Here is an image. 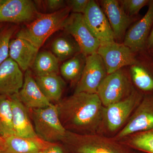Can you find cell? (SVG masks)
Segmentation results:
<instances>
[{
	"label": "cell",
	"instance_id": "6da1fadb",
	"mask_svg": "<svg viewBox=\"0 0 153 153\" xmlns=\"http://www.w3.org/2000/svg\"><path fill=\"white\" fill-rule=\"evenodd\" d=\"M55 105L66 131L101 134L104 107L97 94L74 93Z\"/></svg>",
	"mask_w": 153,
	"mask_h": 153
},
{
	"label": "cell",
	"instance_id": "7a4b0ae2",
	"mask_svg": "<svg viewBox=\"0 0 153 153\" xmlns=\"http://www.w3.org/2000/svg\"><path fill=\"white\" fill-rule=\"evenodd\" d=\"M70 13L67 7L55 13H39L32 22L17 32L16 37L25 39L39 49L53 33L63 29Z\"/></svg>",
	"mask_w": 153,
	"mask_h": 153
},
{
	"label": "cell",
	"instance_id": "3957f363",
	"mask_svg": "<svg viewBox=\"0 0 153 153\" xmlns=\"http://www.w3.org/2000/svg\"><path fill=\"white\" fill-rule=\"evenodd\" d=\"M29 112L38 137L47 142H61L67 131L61 123L55 104L43 108L29 109Z\"/></svg>",
	"mask_w": 153,
	"mask_h": 153
},
{
	"label": "cell",
	"instance_id": "277c9868",
	"mask_svg": "<svg viewBox=\"0 0 153 153\" xmlns=\"http://www.w3.org/2000/svg\"><path fill=\"white\" fill-rule=\"evenodd\" d=\"M135 87L126 67L108 74L99 87L97 94L104 107L109 106L130 95Z\"/></svg>",
	"mask_w": 153,
	"mask_h": 153
},
{
	"label": "cell",
	"instance_id": "5b68a950",
	"mask_svg": "<svg viewBox=\"0 0 153 153\" xmlns=\"http://www.w3.org/2000/svg\"><path fill=\"white\" fill-rule=\"evenodd\" d=\"M61 142L76 153H127L116 140L100 134L82 135L67 131Z\"/></svg>",
	"mask_w": 153,
	"mask_h": 153
},
{
	"label": "cell",
	"instance_id": "8992f818",
	"mask_svg": "<svg viewBox=\"0 0 153 153\" xmlns=\"http://www.w3.org/2000/svg\"><path fill=\"white\" fill-rule=\"evenodd\" d=\"M143 94L135 88L126 98L107 107H104L101 133L104 130L108 132L117 131L129 119L140 104Z\"/></svg>",
	"mask_w": 153,
	"mask_h": 153
},
{
	"label": "cell",
	"instance_id": "52a82bcc",
	"mask_svg": "<svg viewBox=\"0 0 153 153\" xmlns=\"http://www.w3.org/2000/svg\"><path fill=\"white\" fill-rule=\"evenodd\" d=\"M152 129L153 94H151L143 96L126 125L113 139L118 140L130 135Z\"/></svg>",
	"mask_w": 153,
	"mask_h": 153
},
{
	"label": "cell",
	"instance_id": "ba28073f",
	"mask_svg": "<svg viewBox=\"0 0 153 153\" xmlns=\"http://www.w3.org/2000/svg\"><path fill=\"white\" fill-rule=\"evenodd\" d=\"M63 29L74 38L85 56L97 52L100 43L88 27L83 14L71 13Z\"/></svg>",
	"mask_w": 153,
	"mask_h": 153
},
{
	"label": "cell",
	"instance_id": "9c48e42d",
	"mask_svg": "<svg viewBox=\"0 0 153 153\" xmlns=\"http://www.w3.org/2000/svg\"><path fill=\"white\" fill-rule=\"evenodd\" d=\"M107 74L103 60L97 52L86 56L85 67L74 93L97 94Z\"/></svg>",
	"mask_w": 153,
	"mask_h": 153
},
{
	"label": "cell",
	"instance_id": "30bf717a",
	"mask_svg": "<svg viewBox=\"0 0 153 153\" xmlns=\"http://www.w3.org/2000/svg\"><path fill=\"white\" fill-rule=\"evenodd\" d=\"M97 53L103 60L108 74L131 66L137 61V53L116 41L100 45Z\"/></svg>",
	"mask_w": 153,
	"mask_h": 153
},
{
	"label": "cell",
	"instance_id": "8fae6325",
	"mask_svg": "<svg viewBox=\"0 0 153 153\" xmlns=\"http://www.w3.org/2000/svg\"><path fill=\"white\" fill-rule=\"evenodd\" d=\"M134 87L144 95L153 94V56L143 50L137 54V61L129 66Z\"/></svg>",
	"mask_w": 153,
	"mask_h": 153
},
{
	"label": "cell",
	"instance_id": "7c38bea8",
	"mask_svg": "<svg viewBox=\"0 0 153 153\" xmlns=\"http://www.w3.org/2000/svg\"><path fill=\"white\" fill-rule=\"evenodd\" d=\"M83 15L88 27L100 45L115 41L108 20L97 2L90 0Z\"/></svg>",
	"mask_w": 153,
	"mask_h": 153
},
{
	"label": "cell",
	"instance_id": "4fadbf2b",
	"mask_svg": "<svg viewBox=\"0 0 153 153\" xmlns=\"http://www.w3.org/2000/svg\"><path fill=\"white\" fill-rule=\"evenodd\" d=\"M100 5L104 12L114 35L115 41L122 43L127 31L137 18L128 16L123 9L119 1L102 0Z\"/></svg>",
	"mask_w": 153,
	"mask_h": 153
},
{
	"label": "cell",
	"instance_id": "5bb4252c",
	"mask_svg": "<svg viewBox=\"0 0 153 153\" xmlns=\"http://www.w3.org/2000/svg\"><path fill=\"white\" fill-rule=\"evenodd\" d=\"M146 13L129 28L123 43L135 53L145 50L146 42L153 26V0L149 3Z\"/></svg>",
	"mask_w": 153,
	"mask_h": 153
},
{
	"label": "cell",
	"instance_id": "9a60e30c",
	"mask_svg": "<svg viewBox=\"0 0 153 153\" xmlns=\"http://www.w3.org/2000/svg\"><path fill=\"white\" fill-rule=\"evenodd\" d=\"M39 13L35 2L31 0H6L0 6V23L31 22Z\"/></svg>",
	"mask_w": 153,
	"mask_h": 153
},
{
	"label": "cell",
	"instance_id": "2e32d148",
	"mask_svg": "<svg viewBox=\"0 0 153 153\" xmlns=\"http://www.w3.org/2000/svg\"><path fill=\"white\" fill-rule=\"evenodd\" d=\"M25 75L10 57L0 65V95L18 94L23 86Z\"/></svg>",
	"mask_w": 153,
	"mask_h": 153
},
{
	"label": "cell",
	"instance_id": "e0dca14e",
	"mask_svg": "<svg viewBox=\"0 0 153 153\" xmlns=\"http://www.w3.org/2000/svg\"><path fill=\"white\" fill-rule=\"evenodd\" d=\"M17 95L28 110L43 108L52 104L41 91L30 69L25 71L23 86Z\"/></svg>",
	"mask_w": 153,
	"mask_h": 153
},
{
	"label": "cell",
	"instance_id": "ac0fdd59",
	"mask_svg": "<svg viewBox=\"0 0 153 153\" xmlns=\"http://www.w3.org/2000/svg\"><path fill=\"white\" fill-rule=\"evenodd\" d=\"M13 125L15 135L23 137H38L30 119L29 110L17 94L11 96Z\"/></svg>",
	"mask_w": 153,
	"mask_h": 153
},
{
	"label": "cell",
	"instance_id": "d6986e66",
	"mask_svg": "<svg viewBox=\"0 0 153 153\" xmlns=\"http://www.w3.org/2000/svg\"><path fill=\"white\" fill-rule=\"evenodd\" d=\"M39 49L25 39L16 37L10 41L9 56L26 71L32 68Z\"/></svg>",
	"mask_w": 153,
	"mask_h": 153
},
{
	"label": "cell",
	"instance_id": "ffe728a7",
	"mask_svg": "<svg viewBox=\"0 0 153 153\" xmlns=\"http://www.w3.org/2000/svg\"><path fill=\"white\" fill-rule=\"evenodd\" d=\"M4 139V149L8 153H37L44 149L48 143L39 137H23L15 135Z\"/></svg>",
	"mask_w": 153,
	"mask_h": 153
},
{
	"label": "cell",
	"instance_id": "44dd1931",
	"mask_svg": "<svg viewBox=\"0 0 153 153\" xmlns=\"http://www.w3.org/2000/svg\"><path fill=\"white\" fill-rule=\"evenodd\" d=\"M34 77L41 91L51 103L55 102V104L61 100L65 83L59 74H50Z\"/></svg>",
	"mask_w": 153,
	"mask_h": 153
},
{
	"label": "cell",
	"instance_id": "7402d4cb",
	"mask_svg": "<svg viewBox=\"0 0 153 153\" xmlns=\"http://www.w3.org/2000/svg\"><path fill=\"white\" fill-rule=\"evenodd\" d=\"M51 48L52 53L59 62L66 61L81 52L79 45L74 38L66 33L52 41Z\"/></svg>",
	"mask_w": 153,
	"mask_h": 153
},
{
	"label": "cell",
	"instance_id": "603a6c76",
	"mask_svg": "<svg viewBox=\"0 0 153 153\" xmlns=\"http://www.w3.org/2000/svg\"><path fill=\"white\" fill-rule=\"evenodd\" d=\"M31 68L35 76L58 74L60 71L59 61L52 52H38Z\"/></svg>",
	"mask_w": 153,
	"mask_h": 153
},
{
	"label": "cell",
	"instance_id": "cb8c5ba5",
	"mask_svg": "<svg viewBox=\"0 0 153 153\" xmlns=\"http://www.w3.org/2000/svg\"><path fill=\"white\" fill-rule=\"evenodd\" d=\"M86 61V56L82 52L64 61L60 67L63 78L76 86L82 75Z\"/></svg>",
	"mask_w": 153,
	"mask_h": 153
},
{
	"label": "cell",
	"instance_id": "d4e9b609",
	"mask_svg": "<svg viewBox=\"0 0 153 153\" xmlns=\"http://www.w3.org/2000/svg\"><path fill=\"white\" fill-rule=\"evenodd\" d=\"M14 135L10 97L0 95V137L4 139Z\"/></svg>",
	"mask_w": 153,
	"mask_h": 153
},
{
	"label": "cell",
	"instance_id": "484cf974",
	"mask_svg": "<svg viewBox=\"0 0 153 153\" xmlns=\"http://www.w3.org/2000/svg\"><path fill=\"white\" fill-rule=\"evenodd\" d=\"M119 140L140 152L153 153V129L130 135Z\"/></svg>",
	"mask_w": 153,
	"mask_h": 153
},
{
	"label": "cell",
	"instance_id": "4316f807",
	"mask_svg": "<svg viewBox=\"0 0 153 153\" xmlns=\"http://www.w3.org/2000/svg\"><path fill=\"white\" fill-rule=\"evenodd\" d=\"M16 30L13 26H7L0 30V65L9 57L10 41Z\"/></svg>",
	"mask_w": 153,
	"mask_h": 153
},
{
	"label": "cell",
	"instance_id": "83f0119b",
	"mask_svg": "<svg viewBox=\"0 0 153 153\" xmlns=\"http://www.w3.org/2000/svg\"><path fill=\"white\" fill-rule=\"evenodd\" d=\"M149 0H121L119 1L123 9L129 16L135 17L140 11L146 5H148Z\"/></svg>",
	"mask_w": 153,
	"mask_h": 153
},
{
	"label": "cell",
	"instance_id": "f1b7e54d",
	"mask_svg": "<svg viewBox=\"0 0 153 153\" xmlns=\"http://www.w3.org/2000/svg\"><path fill=\"white\" fill-rule=\"evenodd\" d=\"M90 0H68L66 6L73 13L83 14L87 8Z\"/></svg>",
	"mask_w": 153,
	"mask_h": 153
},
{
	"label": "cell",
	"instance_id": "f546056e",
	"mask_svg": "<svg viewBox=\"0 0 153 153\" xmlns=\"http://www.w3.org/2000/svg\"><path fill=\"white\" fill-rule=\"evenodd\" d=\"M44 6L49 13L57 12L67 7L66 1L63 0H47L43 1Z\"/></svg>",
	"mask_w": 153,
	"mask_h": 153
},
{
	"label": "cell",
	"instance_id": "4dcf8cb0",
	"mask_svg": "<svg viewBox=\"0 0 153 153\" xmlns=\"http://www.w3.org/2000/svg\"><path fill=\"white\" fill-rule=\"evenodd\" d=\"M44 150L45 153H65L63 148L58 142H48Z\"/></svg>",
	"mask_w": 153,
	"mask_h": 153
},
{
	"label": "cell",
	"instance_id": "1f68e13d",
	"mask_svg": "<svg viewBox=\"0 0 153 153\" xmlns=\"http://www.w3.org/2000/svg\"><path fill=\"white\" fill-rule=\"evenodd\" d=\"M145 50L149 52L153 51V26L146 42Z\"/></svg>",
	"mask_w": 153,
	"mask_h": 153
},
{
	"label": "cell",
	"instance_id": "d6a6232c",
	"mask_svg": "<svg viewBox=\"0 0 153 153\" xmlns=\"http://www.w3.org/2000/svg\"><path fill=\"white\" fill-rule=\"evenodd\" d=\"M4 140L3 138L0 137V148L4 149Z\"/></svg>",
	"mask_w": 153,
	"mask_h": 153
},
{
	"label": "cell",
	"instance_id": "836d02e7",
	"mask_svg": "<svg viewBox=\"0 0 153 153\" xmlns=\"http://www.w3.org/2000/svg\"><path fill=\"white\" fill-rule=\"evenodd\" d=\"M0 153H8L4 149L0 148Z\"/></svg>",
	"mask_w": 153,
	"mask_h": 153
},
{
	"label": "cell",
	"instance_id": "e575fe53",
	"mask_svg": "<svg viewBox=\"0 0 153 153\" xmlns=\"http://www.w3.org/2000/svg\"><path fill=\"white\" fill-rule=\"evenodd\" d=\"M5 1L6 0H0V6L2 5Z\"/></svg>",
	"mask_w": 153,
	"mask_h": 153
},
{
	"label": "cell",
	"instance_id": "d590c367",
	"mask_svg": "<svg viewBox=\"0 0 153 153\" xmlns=\"http://www.w3.org/2000/svg\"><path fill=\"white\" fill-rule=\"evenodd\" d=\"M44 149L40 151V152H38L37 153H45V151H44Z\"/></svg>",
	"mask_w": 153,
	"mask_h": 153
},
{
	"label": "cell",
	"instance_id": "8d00e7d4",
	"mask_svg": "<svg viewBox=\"0 0 153 153\" xmlns=\"http://www.w3.org/2000/svg\"><path fill=\"white\" fill-rule=\"evenodd\" d=\"M2 28V26L1 24V23H0V30L1 29V28Z\"/></svg>",
	"mask_w": 153,
	"mask_h": 153
},
{
	"label": "cell",
	"instance_id": "74e56055",
	"mask_svg": "<svg viewBox=\"0 0 153 153\" xmlns=\"http://www.w3.org/2000/svg\"><path fill=\"white\" fill-rule=\"evenodd\" d=\"M149 52L151 54H152V55L153 56V51H151V52Z\"/></svg>",
	"mask_w": 153,
	"mask_h": 153
},
{
	"label": "cell",
	"instance_id": "f35d334b",
	"mask_svg": "<svg viewBox=\"0 0 153 153\" xmlns=\"http://www.w3.org/2000/svg\"><path fill=\"white\" fill-rule=\"evenodd\" d=\"M144 153H146V152H143Z\"/></svg>",
	"mask_w": 153,
	"mask_h": 153
}]
</instances>
